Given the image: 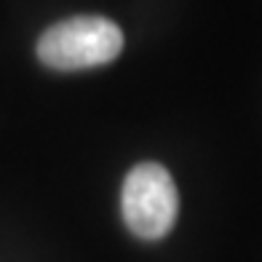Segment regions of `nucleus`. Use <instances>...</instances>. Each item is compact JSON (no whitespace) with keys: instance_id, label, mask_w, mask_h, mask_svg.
I'll list each match as a JSON object with an SVG mask.
<instances>
[{"instance_id":"obj_1","label":"nucleus","mask_w":262,"mask_h":262,"mask_svg":"<svg viewBox=\"0 0 262 262\" xmlns=\"http://www.w3.org/2000/svg\"><path fill=\"white\" fill-rule=\"evenodd\" d=\"M123 51V32L104 16H73L40 35L38 59L59 73L102 67Z\"/></svg>"},{"instance_id":"obj_2","label":"nucleus","mask_w":262,"mask_h":262,"mask_svg":"<svg viewBox=\"0 0 262 262\" xmlns=\"http://www.w3.org/2000/svg\"><path fill=\"white\" fill-rule=\"evenodd\" d=\"M126 228L142 241H158L174 228L180 193L166 166L145 161L126 174L121 190Z\"/></svg>"}]
</instances>
